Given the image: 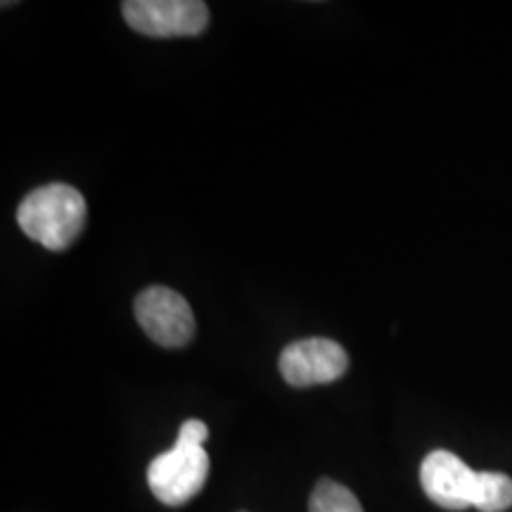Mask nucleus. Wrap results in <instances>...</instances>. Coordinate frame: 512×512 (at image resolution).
Masks as SVG:
<instances>
[{
    "mask_svg": "<svg viewBox=\"0 0 512 512\" xmlns=\"http://www.w3.org/2000/svg\"><path fill=\"white\" fill-rule=\"evenodd\" d=\"M280 375L290 387H318L347 373L349 356L342 344L328 337H309L285 347L280 354Z\"/></svg>",
    "mask_w": 512,
    "mask_h": 512,
    "instance_id": "nucleus-5",
    "label": "nucleus"
},
{
    "mask_svg": "<svg viewBox=\"0 0 512 512\" xmlns=\"http://www.w3.org/2000/svg\"><path fill=\"white\" fill-rule=\"evenodd\" d=\"M420 484L439 508L465 510L475 501L477 472L467 467L456 453L439 448L422 460Z\"/></svg>",
    "mask_w": 512,
    "mask_h": 512,
    "instance_id": "nucleus-6",
    "label": "nucleus"
},
{
    "mask_svg": "<svg viewBox=\"0 0 512 512\" xmlns=\"http://www.w3.org/2000/svg\"><path fill=\"white\" fill-rule=\"evenodd\" d=\"M136 320L152 342L166 349H181L195 337V316L190 304L169 287H147L136 299Z\"/></svg>",
    "mask_w": 512,
    "mask_h": 512,
    "instance_id": "nucleus-4",
    "label": "nucleus"
},
{
    "mask_svg": "<svg viewBox=\"0 0 512 512\" xmlns=\"http://www.w3.org/2000/svg\"><path fill=\"white\" fill-rule=\"evenodd\" d=\"M121 10L128 27L152 38L200 36L209 24L202 0H128Z\"/></svg>",
    "mask_w": 512,
    "mask_h": 512,
    "instance_id": "nucleus-3",
    "label": "nucleus"
},
{
    "mask_svg": "<svg viewBox=\"0 0 512 512\" xmlns=\"http://www.w3.org/2000/svg\"><path fill=\"white\" fill-rule=\"evenodd\" d=\"M482 512H505L512 508V479L503 472H477L475 501Z\"/></svg>",
    "mask_w": 512,
    "mask_h": 512,
    "instance_id": "nucleus-7",
    "label": "nucleus"
},
{
    "mask_svg": "<svg viewBox=\"0 0 512 512\" xmlns=\"http://www.w3.org/2000/svg\"><path fill=\"white\" fill-rule=\"evenodd\" d=\"M209 437L202 420H185L176 444L152 460L147 467V484L157 501L171 508L192 501L209 477V456L204 441Z\"/></svg>",
    "mask_w": 512,
    "mask_h": 512,
    "instance_id": "nucleus-1",
    "label": "nucleus"
},
{
    "mask_svg": "<svg viewBox=\"0 0 512 512\" xmlns=\"http://www.w3.org/2000/svg\"><path fill=\"white\" fill-rule=\"evenodd\" d=\"M309 512H363V508L347 486L332 479H320L311 494Z\"/></svg>",
    "mask_w": 512,
    "mask_h": 512,
    "instance_id": "nucleus-8",
    "label": "nucleus"
},
{
    "mask_svg": "<svg viewBox=\"0 0 512 512\" xmlns=\"http://www.w3.org/2000/svg\"><path fill=\"white\" fill-rule=\"evenodd\" d=\"M86 216V200L67 183H48L31 190L17 209V223L24 235L50 252L72 247L86 226Z\"/></svg>",
    "mask_w": 512,
    "mask_h": 512,
    "instance_id": "nucleus-2",
    "label": "nucleus"
}]
</instances>
